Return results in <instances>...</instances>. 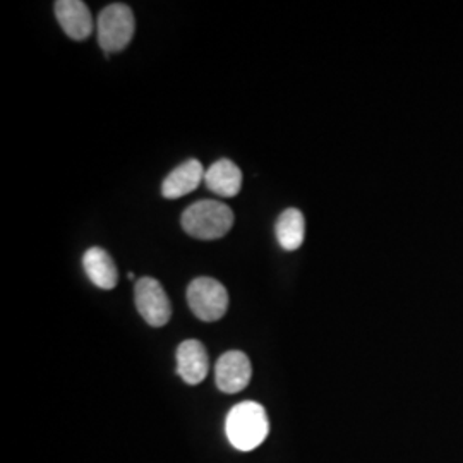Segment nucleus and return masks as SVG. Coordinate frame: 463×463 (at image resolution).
Returning <instances> with one entry per match:
<instances>
[{"mask_svg": "<svg viewBox=\"0 0 463 463\" xmlns=\"http://www.w3.org/2000/svg\"><path fill=\"white\" fill-rule=\"evenodd\" d=\"M183 229L199 241H216L225 237L233 225L231 208L215 199L193 203L183 213Z\"/></svg>", "mask_w": 463, "mask_h": 463, "instance_id": "f03ea898", "label": "nucleus"}, {"mask_svg": "<svg viewBox=\"0 0 463 463\" xmlns=\"http://www.w3.org/2000/svg\"><path fill=\"white\" fill-rule=\"evenodd\" d=\"M134 302L137 313L153 328H162L172 317V304L165 288L155 279H139L134 287Z\"/></svg>", "mask_w": 463, "mask_h": 463, "instance_id": "39448f33", "label": "nucleus"}, {"mask_svg": "<svg viewBox=\"0 0 463 463\" xmlns=\"http://www.w3.org/2000/svg\"><path fill=\"white\" fill-rule=\"evenodd\" d=\"M128 279H129V280H134V279H136V275H134V273H128Z\"/></svg>", "mask_w": 463, "mask_h": 463, "instance_id": "ddd939ff", "label": "nucleus"}, {"mask_svg": "<svg viewBox=\"0 0 463 463\" xmlns=\"http://www.w3.org/2000/svg\"><path fill=\"white\" fill-rule=\"evenodd\" d=\"M252 376V365L248 355L241 350L223 354L215 365L216 386L223 393L242 392Z\"/></svg>", "mask_w": 463, "mask_h": 463, "instance_id": "423d86ee", "label": "nucleus"}, {"mask_svg": "<svg viewBox=\"0 0 463 463\" xmlns=\"http://www.w3.org/2000/svg\"><path fill=\"white\" fill-rule=\"evenodd\" d=\"M177 374L187 384H199L206 380L210 361L204 345L198 340H185L177 348Z\"/></svg>", "mask_w": 463, "mask_h": 463, "instance_id": "6e6552de", "label": "nucleus"}, {"mask_svg": "<svg viewBox=\"0 0 463 463\" xmlns=\"http://www.w3.org/2000/svg\"><path fill=\"white\" fill-rule=\"evenodd\" d=\"M225 432L232 447L241 451L260 447L269 432V420L263 405L256 402L235 405L225 419Z\"/></svg>", "mask_w": 463, "mask_h": 463, "instance_id": "f257e3e1", "label": "nucleus"}, {"mask_svg": "<svg viewBox=\"0 0 463 463\" xmlns=\"http://www.w3.org/2000/svg\"><path fill=\"white\" fill-rule=\"evenodd\" d=\"M206 187L222 198H233L242 189V172L229 158H222L204 174Z\"/></svg>", "mask_w": 463, "mask_h": 463, "instance_id": "9d476101", "label": "nucleus"}, {"mask_svg": "<svg viewBox=\"0 0 463 463\" xmlns=\"http://www.w3.org/2000/svg\"><path fill=\"white\" fill-rule=\"evenodd\" d=\"M99 43L110 55L112 52H122L133 40L136 21L133 9L126 4H110L99 13L97 21Z\"/></svg>", "mask_w": 463, "mask_h": 463, "instance_id": "7ed1b4c3", "label": "nucleus"}, {"mask_svg": "<svg viewBox=\"0 0 463 463\" xmlns=\"http://www.w3.org/2000/svg\"><path fill=\"white\" fill-rule=\"evenodd\" d=\"M83 268L90 281L103 290H112L118 281L116 263L105 249H88L83 256Z\"/></svg>", "mask_w": 463, "mask_h": 463, "instance_id": "9b49d317", "label": "nucleus"}, {"mask_svg": "<svg viewBox=\"0 0 463 463\" xmlns=\"http://www.w3.org/2000/svg\"><path fill=\"white\" fill-rule=\"evenodd\" d=\"M55 16L61 28L72 40H86L93 33L95 21L90 7L81 0H59L55 2Z\"/></svg>", "mask_w": 463, "mask_h": 463, "instance_id": "0eeeda50", "label": "nucleus"}, {"mask_svg": "<svg viewBox=\"0 0 463 463\" xmlns=\"http://www.w3.org/2000/svg\"><path fill=\"white\" fill-rule=\"evenodd\" d=\"M275 233H277V241H279L281 248L288 250V252L298 250L302 246L304 235H306L304 215L296 208L285 210L277 220Z\"/></svg>", "mask_w": 463, "mask_h": 463, "instance_id": "f8f14e48", "label": "nucleus"}, {"mask_svg": "<svg viewBox=\"0 0 463 463\" xmlns=\"http://www.w3.org/2000/svg\"><path fill=\"white\" fill-rule=\"evenodd\" d=\"M185 298L194 316L206 323L222 319L229 309L227 288L210 277H199L191 281Z\"/></svg>", "mask_w": 463, "mask_h": 463, "instance_id": "20e7f679", "label": "nucleus"}, {"mask_svg": "<svg viewBox=\"0 0 463 463\" xmlns=\"http://www.w3.org/2000/svg\"><path fill=\"white\" fill-rule=\"evenodd\" d=\"M204 168L198 160H187L174 168L162 184V196L165 199H179L196 191L204 181Z\"/></svg>", "mask_w": 463, "mask_h": 463, "instance_id": "1a4fd4ad", "label": "nucleus"}]
</instances>
